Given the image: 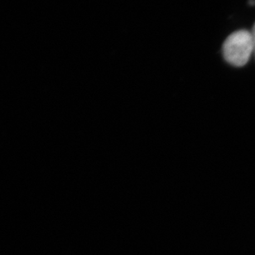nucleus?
Segmentation results:
<instances>
[{
	"mask_svg": "<svg viewBox=\"0 0 255 255\" xmlns=\"http://www.w3.org/2000/svg\"><path fill=\"white\" fill-rule=\"evenodd\" d=\"M252 32L241 29L231 33L222 47L224 58L229 64L236 67L246 66L254 53Z\"/></svg>",
	"mask_w": 255,
	"mask_h": 255,
	"instance_id": "obj_1",
	"label": "nucleus"
},
{
	"mask_svg": "<svg viewBox=\"0 0 255 255\" xmlns=\"http://www.w3.org/2000/svg\"><path fill=\"white\" fill-rule=\"evenodd\" d=\"M252 36H253V40H254V47H255V50H254V53L255 55V23L254 25L253 30H252Z\"/></svg>",
	"mask_w": 255,
	"mask_h": 255,
	"instance_id": "obj_2",
	"label": "nucleus"
},
{
	"mask_svg": "<svg viewBox=\"0 0 255 255\" xmlns=\"http://www.w3.org/2000/svg\"><path fill=\"white\" fill-rule=\"evenodd\" d=\"M249 4L252 5V6L255 5V0H250V1H249Z\"/></svg>",
	"mask_w": 255,
	"mask_h": 255,
	"instance_id": "obj_3",
	"label": "nucleus"
}]
</instances>
